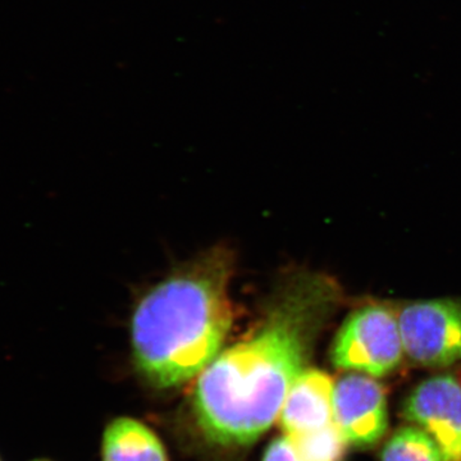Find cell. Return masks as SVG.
I'll return each mask as SVG.
<instances>
[{"instance_id": "8", "label": "cell", "mask_w": 461, "mask_h": 461, "mask_svg": "<svg viewBox=\"0 0 461 461\" xmlns=\"http://www.w3.org/2000/svg\"><path fill=\"white\" fill-rule=\"evenodd\" d=\"M103 461H168L156 433L131 418L112 421L103 436Z\"/></svg>"}, {"instance_id": "9", "label": "cell", "mask_w": 461, "mask_h": 461, "mask_svg": "<svg viewBox=\"0 0 461 461\" xmlns=\"http://www.w3.org/2000/svg\"><path fill=\"white\" fill-rule=\"evenodd\" d=\"M303 461H344L348 439L335 423L320 429L287 435Z\"/></svg>"}, {"instance_id": "1", "label": "cell", "mask_w": 461, "mask_h": 461, "mask_svg": "<svg viewBox=\"0 0 461 461\" xmlns=\"http://www.w3.org/2000/svg\"><path fill=\"white\" fill-rule=\"evenodd\" d=\"M339 299L338 285L326 276L290 278L253 335L218 354L200 373L193 408L209 441L248 446L271 429Z\"/></svg>"}, {"instance_id": "3", "label": "cell", "mask_w": 461, "mask_h": 461, "mask_svg": "<svg viewBox=\"0 0 461 461\" xmlns=\"http://www.w3.org/2000/svg\"><path fill=\"white\" fill-rule=\"evenodd\" d=\"M403 346L399 320L386 306L357 309L339 329L330 350L338 368L384 377L402 363Z\"/></svg>"}, {"instance_id": "6", "label": "cell", "mask_w": 461, "mask_h": 461, "mask_svg": "<svg viewBox=\"0 0 461 461\" xmlns=\"http://www.w3.org/2000/svg\"><path fill=\"white\" fill-rule=\"evenodd\" d=\"M333 423L348 444L375 445L386 433L387 400L384 388L371 375L350 373L333 390Z\"/></svg>"}, {"instance_id": "2", "label": "cell", "mask_w": 461, "mask_h": 461, "mask_svg": "<svg viewBox=\"0 0 461 461\" xmlns=\"http://www.w3.org/2000/svg\"><path fill=\"white\" fill-rule=\"evenodd\" d=\"M232 259L213 250L157 285L132 318L133 357L151 386L198 377L220 354L232 326Z\"/></svg>"}, {"instance_id": "13", "label": "cell", "mask_w": 461, "mask_h": 461, "mask_svg": "<svg viewBox=\"0 0 461 461\" xmlns=\"http://www.w3.org/2000/svg\"><path fill=\"white\" fill-rule=\"evenodd\" d=\"M0 461H5V459H3L2 454H0Z\"/></svg>"}, {"instance_id": "10", "label": "cell", "mask_w": 461, "mask_h": 461, "mask_svg": "<svg viewBox=\"0 0 461 461\" xmlns=\"http://www.w3.org/2000/svg\"><path fill=\"white\" fill-rule=\"evenodd\" d=\"M381 461H445L435 439L415 427L397 430L382 451Z\"/></svg>"}, {"instance_id": "12", "label": "cell", "mask_w": 461, "mask_h": 461, "mask_svg": "<svg viewBox=\"0 0 461 461\" xmlns=\"http://www.w3.org/2000/svg\"><path fill=\"white\" fill-rule=\"evenodd\" d=\"M29 461H53V460L47 459V457H35V459H32Z\"/></svg>"}, {"instance_id": "7", "label": "cell", "mask_w": 461, "mask_h": 461, "mask_svg": "<svg viewBox=\"0 0 461 461\" xmlns=\"http://www.w3.org/2000/svg\"><path fill=\"white\" fill-rule=\"evenodd\" d=\"M335 384L327 373L305 369L288 391L280 414L285 435L309 432L332 423Z\"/></svg>"}, {"instance_id": "11", "label": "cell", "mask_w": 461, "mask_h": 461, "mask_svg": "<svg viewBox=\"0 0 461 461\" xmlns=\"http://www.w3.org/2000/svg\"><path fill=\"white\" fill-rule=\"evenodd\" d=\"M263 461H303L297 455L290 437L284 435L278 437L264 454Z\"/></svg>"}, {"instance_id": "5", "label": "cell", "mask_w": 461, "mask_h": 461, "mask_svg": "<svg viewBox=\"0 0 461 461\" xmlns=\"http://www.w3.org/2000/svg\"><path fill=\"white\" fill-rule=\"evenodd\" d=\"M406 420L429 433L445 461H461V384L453 375L421 382L403 406Z\"/></svg>"}, {"instance_id": "4", "label": "cell", "mask_w": 461, "mask_h": 461, "mask_svg": "<svg viewBox=\"0 0 461 461\" xmlns=\"http://www.w3.org/2000/svg\"><path fill=\"white\" fill-rule=\"evenodd\" d=\"M403 353L424 366H447L461 359V303L437 299L411 303L397 317Z\"/></svg>"}]
</instances>
